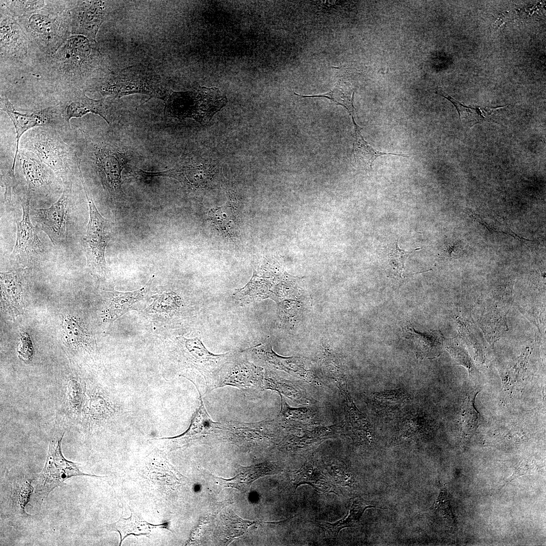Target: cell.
Masks as SVG:
<instances>
[{
	"label": "cell",
	"instance_id": "7c38bea8",
	"mask_svg": "<svg viewBox=\"0 0 546 546\" xmlns=\"http://www.w3.org/2000/svg\"><path fill=\"white\" fill-rule=\"evenodd\" d=\"M16 163L25 180L30 198L31 196H47L59 190L60 184H64L53 171L29 151L19 149Z\"/></svg>",
	"mask_w": 546,
	"mask_h": 546
},
{
	"label": "cell",
	"instance_id": "4316f807",
	"mask_svg": "<svg viewBox=\"0 0 546 546\" xmlns=\"http://www.w3.org/2000/svg\"><path fill=\"white\" fill-rule=\"evenodd\" d=\"M403 329L409 338L415 342L418 355L431 358L439 355L444 341L443 336L439 331L417 332L409 323L406 324Z\"/></svg>",
	"mask_w": 546,
	"mask_h": 546
},
{
	"label": "cell",
	"instance_id": "7bdbcfd3",
	"mask_svg": "<svg viewBox=\"0 0 546 546\" xmlns=\"http://www.w3.org/2000/svg\"><path fill=\"white\" fill-rule=\"evenodd\" d=\"M463 246H465L463 242H457L452 246H449L446 249L445 253L449 257L458 258L462 254L463 250Z\"/></svg>",
	"mask_w": 546,
	"mask_h": 546
},
{
	"label": "cell",
	"instance_id": "f35d334b",
	"mask_svg": "<svg viewBox=\"0 0 546 546\" xmlns=\"http://www.w3.org/2000/svg\"><path fill=\"white\" fill-rule=\"evenodd\" d=\"M538 472H539L538 467L533 461H521L515 466L512 476L507 479L504 485L521 476L536 473Z\"/></svg>",
	"mask_w": 546,
	"mask_h": 546
},
{
	"label": "cell",
	"instance_id": "8fae6325",
	"mask_svg": "<svg viewBox=\"0 0 546 546\" xmlns=\"http://www.w3.org/2000/svg\"><path fill=\"white\" fill-rule=\"evenodd\" d=\"M72 184L73 182L64 184L61 196L50 207L41 209L31 207L36 226L48 235L54 245L67 242Z\"/></svg>",
	"mask_w": 546,
	"mask_h": 546
},
{
	"label": "cell",
	"instance_id": "9c48e42d",
	"mask_svg": "<svg viewBox=\"0 0 546 546\" xmlns=\"http://www.w3.org/2000/svg\"><path fill=\"white\" fill-rule=\"evenodd\" d=\"M79 177L87 199L89 219L83 246L87 264L92 271L99 276H105L108 270L105 250L109 240V221L99 212L88 191L81 171Z\"/></svg>",
	"mask_w": 546,
	"mask_h": 546
},
{
	"label": "cell",
	"instance_id": "e0dca14e",
	"mask_svg": "<svg viewBox=\"0 0 546 546\" xmlns=\"http://www.w3.org/2000/svg\"><path fill=\"white\" fill-rule=\"evenodd\" d=\"M105 9L103 1H77L70 9L71 34L81 35L96 42V35L103 21Z\"/></svg>",
	"mask_w": 546,
	"mask_h": 546
},
{
	"label": "cell",
	"instance_id": "3957f363",
	"mask_svg": "<svg viewBox=\"0 0 546 546\" xmlns=\"http://www.w3.org/2000/svg\"><path fill=\"white\" fill-rule=\"evenodd\" d=\"M65 133L54 127L40 126L26 132L21 138L19 149L33 154L63 181L72 182L79 164L73 141L65 140Z\"/></svg>",
	"mask_w": 546,
	"mask_h": 546
},
{
	"label": "cell",
	"instance_id": "7402d4cb",
	"mask_svg": "<svg viewBox=\"0 0 546 546\" xmlns=\"http://www.w3.org/2000/svg\"><path fill=\"white\" fill-rule=\"evenodd\" d=\"M292 481L296 488L299 485L307 484L316 490L326 493L337 494V488L332 480L310 457L303 466L292 474Z\"/></svg>",
	"mask_w": 546,
	"mask_h": 546
},
{
	"label": "cell",
	"instance_id": "2e32d148",
	"mask_svg": "<svg viewBox=\"0 0 546 546\" xmlns=\"http://www.w3.org/2000/svg\"><path fill=\"white\" fill-rule=\"evenodd\" d=\"M245 351L266 369L284 371L308 383L320 384L316 376L307 369L302 359L278 355L273 351L269 341L247 349Z\"/></svg>",
	"mask_w": 546,
	"mask_h": 546
},
{
	"label": "cell",
	"instance_id": "277c9868",
	"mask_svg": "<svg viewBox=\"0 0 546 546\" xmlns=\"http://www.w3.org/2000/svg\"><path fill=\"white\" fill-rule=\"evenodd\" d=\"M28 44L47 55L54 54L72 35L70 10L51 3L32 12L15 17Z\"/></svg>",
	"mask_w": 546,
	"mask_h": 546
},
{
	"label": "cell",
	"instance_id": "1f68e13d",
	"mask_svg": "<svg viewBox=\"0 0 546 546\" xmlns=\"http://www.w3.org/2000/svg\"><path fill=\"white\" fill-rule=\"evenodd\" d=\"M477 388L470 391L466 395L462 407L461 423L462 441L467 442L476 430L479 423V413L475 405V400L480 392Z\"/></svg>",
	"mask_w": 546,
	"mask_h": 546
},
{
	"label": "cell",
	"instance_id": "5b68a950",
	"mask_svg": "<svg viewBox=\"0 0 546 546\" xmlns=\"http://www.w3.org/2000/svg\"><path fill=\"white\" fill-rule=\"evenodd\" d=\"M86 89L115 99L134 94L146 95L164 101L171 93L159 74L151 68L136 64L97 80Z\"/></svg>",
	"mask_w": 546,
	"mask_h": 546
},
{
	"label": "cell",
	"instance_id": "4fadbf2b",
	"mask_svg": "<svg viewBox=\"0 0 546 546\" xmlns=\"http://www.w3.org/2000/svg\"><path fill=\"white\" fill-rule=\"evenodd\" d=\"M115 99L103 97L94 100L87 97L84 90L69 92L59 103L66 122L69 124L72 118H81L89 113L98 114L111 126L116 118Z\"/></svg>",
	"mask_w": 546,
	"mask_h": 546
},
{
	"label": "cell",
	"instance_id": "d4e9b609",
	"mask_svg": "<svg viewBox=\"0 0 546 546\" xmlns=\"http://www.w3.org/2000/svg\"><path fill=\"white\" fill-rule=\"evenodd\" d=\"M478 324L488 342L493 345L508 331L507 311L496 304L491 306L480 317Z\"/></svg>",
	"mask_w": 546,
	"mask_h": 546
},
{
	"label": "cell",
	"instance_id": "4dcf8cb0",
	"mask_svg": "<svg viewBox=\"0 0 546 546\" xmlns=\"http://www.w3.org/2000/svg\"><path fill=\"white\" fill-rule=\"evenodd\" d=\"M354 94V87L352 84L344 79H339L330 92L323 94L307 96L294 93L300 98H325L330 100L345 108L352 119H355V109L353 104Z\"/></svg>",
	"mask_w": 546,
	"mask_h": 546
},
{
	"label": "cell",
	"instance_id": "6da1fadb",
	"mask_svg": "<svg viewBox=\"0 0 546 546\" xmlns=\"http://www.w3.org/2000/svg\"><path fill=\"white\" fill-rule=\"evenodd\" d=\"M73 134L80 167H89L98 176L107 197L113 202L123 197L122 172L128 158L123 149L108 134L92 137L83 129Z\"/></svg>",
	"mask_w": 546,
	"mask_h": 546
},
{
	"label": "cell",
	"instance_id": "60d3db41",
	"mask_svg": "<svg viewBox=\"0 0 546 546\" xmlns=\"http://www.w3.org/2000/svg\"><path fill=\"white\" fill-rule=\"evenodd\" d=\"M331 474L335 479L336 481L342 485H346L348 483L350 476L346 469L339 464L333 463L329 465Z\"/></svg>",
	"mask_w": 546,
	"mask_h": 546
},
{
	"label": "cell",
	"instance_id": "ab89813d",
	"mask_svg": "<svg viewBox=\"0 0 546 546\" xmlns=\"http://www.w3.org/2000/svg\"><path fill=\"white\" fill-rule=\"evenodd\" d=\"M17 351L19 356L23 360H29L33 354V347L29 336L26 334L21 336Z\"/></svg>",
	"mask_w": 546,
	"mask_h": 546
},
{
	"label": "cell",
	"instance_id": "d590c367",
	"mask_svg": "<svg viewBox=\"0 0 546 546\" xmlns=\"http://www.w3.org/2000/svg\"><path fill=\"white\" fill-rule=\"evenodd\" d=\"M181 304L179 296L174 293H164L154 297V302L149 309L155 312L177 309Z\"/></svg>",
	"mask_w": 546,
	"mask_h": 546
},
{
	"label": "cell",
	"instance_id": "8d00e7d4",
	"mask_svg": "<svg viewBox=\"0 0 546 546\" xmlns=\"http://www.w3.org/2000/svg\"><path fill=\"white\" fill-rule=\"evenodd\" d=\"M446 349L458 365L464 366L471 375L475 371L471 358L465 350L457 342L451 340L445 346Z\"/></svg>",
	"mask_w": 546,
	"mask_h": 546
},
{
	"label": "cell",
	"instance_id": "cb8c5ba5",
	"mask_svg": "<svg viewBox=\"0 0 546 546\" xmlns=\"http://www.w3.org/2000/svg\"><path fill=\"white\" fill-rule=\"evenodd\" d=\"M131 515L127 518L122 516L116 522L106 525L110 531H117L120 536V545L123 540L128 536L148 535L155 528H167L168 523L158 525L150 524L143 519L141 515L130 509Z\"/></svg>",
	"mask_w": 546,
	"mask_h": 546
},
{
	"label": "cell",
	"instance_id": "ee69618b",
	"mask_svg": "<svg viewBox=\"0 0 546 546\" xmlns=\"http://www.w3.org/2000/svg\"><path fill=\"white\" fill-rule=\"evenodd\" d=\"M69 394L71 402L74 404H78L79 403V389L78 390V386L77 385V383L75 381H72L69 383Z\"/></svg>",
	"mask_w": 546,
	"mask_h": 546
},
{
	"label": "cell",
	"instance_id": "484cf974",
	"mask_svg": "<svg viewBox=\"0 0 546 546\" xmlns=\"http://www.w3.org/2000/svg\"><path fill=\"white\" fill-rule=\"evenodd\" d=\"M277 466L273 463L265 462L241 467L240 472L233 478L229 479L219 478V484L224 487H231L239 490H246L251 484L258 478L267 475L277 473Z\"/></svg>",
	"mask_w": 546,
	"mask_h": 546
},
{
	"label": "cell",
	"instance_id": "52a82bcc",
	"mask_svg": "<svg viewBox=\"0 0 546 546\" xmlns=\"http://www.w3.org/2000/svg\"><path fill=\"white\" fill-rule=\"evenodd\" d=\"M93 43L86 37L71 35L51 56V74L66 83L73 90L81 89L79 84L85 76L91 58Z\"/></svg>",
	"mask_w": 546,
	"mask_h": 546
},
{
	"label": "cell",
	"instance_id": "f1b7e54d",
	"mask_svg": "<svg viewBox=\"0 0 546 546\" xmlns=\"http://www.w3.org/2000/svg\"><path fill=\"white\" fill-rule=\"evenodd\" d=\"M435 93L447 99L454 105L458 111L461 121L466 127H471L475 124L484 122H496L494 118L496 111L495 108L465 106L444 92L441 88H437Z\"/></svg>",
	"mask_w": 546,
	"mask_h": 546
},
{
	"label": "cell",
	"instance_id": "ac0fdd59",
	"mask_svg": "<svg viewBox=\"0 0 546 546\" xmlns=\"http://www.w3.org/2000/svg\"><path fill=\"white\" fill-rule=\"evenodd\" d=\"M153 279L154 276H152L145 286L132 292H108L107 300L102 310L103 319L112 322L127 311L135 310V307L144 301L150 294Z\"/></svg>",
	"mask_w": 546,
	"mask_h": 546
},
{
	"label": "cell",
	"instance_id": "74e56055",
	"mask_svg": "<svg viewBox=\"0 0 546 546\" xmlns=\"http://www.w3.org/2000/svg\"><path fill=\"white\" fill-rule=\"evenodd\" d=\"M411 253L400 249L398 246L397 241L393 246L389 253V262L397 276L402 277L405 269V260Z\"/></svg>",
	"mask_w": 546,
	"mask_h": 546
},
{
	"label": "cell",
	"instance_id": "836d02e7",
	"mask_svg": "<svg viewBox=\"0 0 546 546\" xmlns=\"http://www.w3.org/2000/svg\"><path fill=\"white\" fill-rule=\"evenodd\" d=\"M208 216L210 220L221 232L230 234L235 230L236 216L233 208L230 205L210 209Z\"/></svg>",
	"mask_w": 546,
	"mask_h": 546
},
{
	"label": "cell",
	"instance_id": "e575fe53",
	"mask_svg": "<svg viewBox=\"0 0 546 546\" xmlns=\"http://www.w3.org/2000/svg\"><path fill=\"white\" fill-rule=\"evenodd\" d=\"M44 1H11L5 2L6 10L14 17L32 12L46 5Z\"/></svg>",
	"mask_w": 546,
	"mask_h": 546
},
{
	"label": "cell",
	"instance_id": "603a6c76",
	"mask_svg": "<svg viewBox=\"0 0 546 546\" xmlns=\"http://www.w3.org/2000/svg\"><path fill=\"white\" fill-rule=\"evenodd\" d=\"M280 396L281 410L274 419L284 432L296 427L319 424L318 412L315 408L310 406L291 407L283 395Z\"/></svg>",
	"mask_w": 546,
	"mask_h": 546
},
{
	"label": "cell",
	"instance_id": "b9f144b4",
	"mask_svg": "<svg viewBox=\"0 0 546 546\" xmlns=\"http://www.w3.org/2000/svg\"><path fill=\"white\" fill-rule=\"evenodd\" d=\"M449 504L446 492L442 489L440 492L434 508L442 511L441 512L442 513L446 514L447 516H451V513Z\"/></svg>",
	"mask_w": 546,
	"mask_h": 546
},
{
	"label": "cell",
	"instance_id": "d6986e66",
	"mask_svg": "<svg viewBox=\"0 0 546 546\" xmlns=\"http://www.w3.org/2000/svg\"><path fill=\"white\" fill-rule=\"evenodd\" d=\"M28 44L27 37L15 18L6 10H1V55L21 59L27 55Z\"/></svg>",
	"mask_w": 546,
	"mask_h": 546
},
{
	"label": "cell",
	"instance_id": "ffe728a7",
	"mask_svg": "<svg viewBox=\"0 0 546 546\" xmlns=\"http://www.w3.org/2000/svg\"><path fill=\"white\" fill-rule=\"evenodd\" d=\"M30 200V198L28 196L21 199L23 214L21 220L16 222V240L12 252L13 255L36 252L42 250V243L31 221Z\"/></svg>",
	"mask_w": 546,
	"mask_h": 546
},
{
	"label": "cell",
	"instance_id": "83f0119b",
	"mask_svg": "<svg viewBox=\"0 0 546 546\" xmlns=\"http://www.w3.org/2000/svg\"><path fill=\"white\" fill-rule=\"evenodd\" d=\"M376 507L374 502L361 497H356L353 500L348 513L344 518L334 523L324 522L318 524L329 537L334 540L342 529L356 526L367 509Z\"/></svg>",
	"mask_w": 546,
	"mask_h": 546
},
{
	"label": "cell",
	"instance_id": "7a4b0ae2",
	"mask_svg": "<svg viewBox=\"0 0 546 546\" xmlns=\"http://www.w3.org/2000/svg\"><path fill=\"white\" fill-rule=\"evenodd\" d=\"M176 355L180 376L191 381L202 396L222 387L223 369L233 352L214 354L198 338H177Z\"/></svg>",
	"mask_w": 546,
	"mask_h": 546
},
{
	"label": "cell",
	"instance_id": "f546056e",
	"mask_svg": "<svg viewBox=\"0 0 546 546\" xmlns=\"http://www.w3.org/2000/svg\"><path fill=\"white\" fill-rule=\"evenodd\" d=\"M352 121L354 126L353 154L355 162L359 167L365 170H372V165L374 161L378 157L382 155H391L409 157V156L406 154L385 153L376 150L364 139L360 132L361 128L356 124L355 120H352Z\"/></svg>",
	"mask_w": 546,
	"mask_h": 546
},
{
	"label": "cell",
	"instance_id": "ba28073f",
	"mask_svg": "<svg viewBox=\"0 0 546 546\" xmlns=\"http://www.w3.org/2000/svg\"><path fill=\"white\" fill-rule=\"evenodd\" d=\"M1 110L6 112L15 127L16 132V150L12 166L9 171L14 173L16 159L19 151L22 136L28 130L40 126H50L59 130L71 128L65 121L60 103L43 109L25 110L21 112L16 110L6 96H1Z\"/></svg>",
	"mask_w": 546,
	"mask_h": 546
},
{
	"label": "cell",
	"instance_id": "8992f818",
	"mask_svg": "<svg viewBox=\"0 0 546 546\" xmlns=\"http://www.w3.org/2000/svg\"><path fill=\"white\" fill-rule=\"evenodd\" d=\"M228 101L226 96L216 87L198 86L187 91L173 92L165 101L164 115L181 120L189 118L203 125Z\"/></svg>",
	"mask_w": 546,
	"mask_h": 546
},
{
	"label": "cell",
	"instance_id": "5bb4252c",
	"mask_svg": "<svg viewBox=\"0 0 546 546\" xmlns=\"http://www.w3.org/2000/svg\"><path fill=\"white\" fill-rule=\"evenodd\" d=\"M264 371L248 361L242 353L233 352L224 369L223 386H233L249 394L264 390Z\"/></svg>",
	"mask_w": 546,
	"mask_h": 546
},
{
	"label": "cell",
	"instance_id": "9a60e30c",
	"mask_svg": "<svg viewBox=\"0 0 546 546\" xmlns=\"http://www.w3.org/2000/svg\"><path fill=\"white\" fill-rule=\"evenodd\" d=\"M342 431V426L338 424L296 427L285 431L280 445L282 449L292 453H306L324 440L337 437Z\"/></svg>",
	"mask_w": 546,
	"mask_h": 546
},
{
	"label": "cell",
	"instance_id": "44dd1931",
	"mask_svg": "<svg viewBox=\"0 0 546 546\" xmlns=\"http://www.w3.org/2000/svg\"><path fill=\"white\" fill-rule=\"evenodd\" d=\"M263 382L264 390L275 391L279 394L305 406L315 403V400L307 394L301 383L281 377L272 370L265 369Z\"/></svg>",
	"mask_w": 546,
	"mask_h": 546
},
{
	"label": "cell",
	"instance_id": "30bf717a",
	"mask_svg": "<svg viewBox=\"0 0 546 546\" xmlns=\"http://www.w3.org/2000/svg\"><path fill=\"white\" fill-rule=\"evenodd\" d=\"M63 435L50 442L44 467L35 479V492L41 499L47 498L55 488L63 486L64 481L72 477H100L84 473L79 470L78 464L64 457L61 450Z\"/></svg>",
	"mask_w": 546,
	"mask_h": 546
},
{
	"label": "cell",
	"instance_id": "d6a6232c",
	"mask_svg": "<svg viewBox=\"0 0 546 546\" xmlns=\"http://www.w3.org/2000/svg\"><path fill=\"white\" fill-rule=\"evenodd\" d=\"M529 354V349H526L516 361L500 372L505 389L511 391L523 377Z\"/></svg>",
	"mask_w": 546,
	"mask_h": 546
}]
</instances>
